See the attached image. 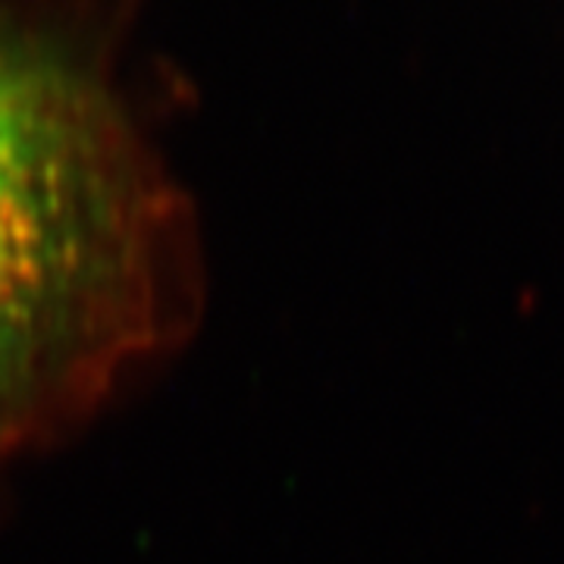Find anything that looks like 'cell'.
<instances>
[{"mask_svg": "<svg viewBox=\"0 0 564 564\" xmlns=\"http://www.w3.org/2000/svg\"><path fill=\"white\" fill-rule=\"evenodd\" d=\"M180 220L110 88L0 22V462L161 343Z\"/></svg>", "mask_w": 564, "mask_h": 564, "instance_id": "obj_1", "label": "cell"}]
</instances>
